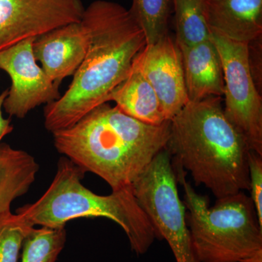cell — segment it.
<instances>
[{
  "label": "cell",
  "mask_w": 262,
  "mask_h": 262,
  "mask_svg": "<svg viewBox=\"0 0 262 262\" xmlns=\"http://www.w3.org/2000/svg\"><path fill=\"white\" fill-rule=\"evenodd\" d=\"M81 22L89 34V48L68 89L45 106V127L52 133L72 126L108 102L146 45L145 34L130 10L117 3L94 2L84 8Z\"/></svg>",
  "instance_id": "cell-1"
},
{
  "label": "cell",
  "mask_w": 262,
  "mask_h": 262,
  "mask_svg": "<svg viewBox=\"0 0 262 262\" xmlns=\"http://www.w3.org/2000/svg\"><path fill=\"white\" fill-rule=\"evenodd\" d=\"M170 127V121L160 125L139 121L107 102L72 126L52 134L60 154L116 191L131 187L167 147Z\"/></svg>",
  "instance_id": "cell-2"
},
{
  "label": "cell",
  "mask_w": 262,
  "mask_h": 262,
  "mask_svg": "<svg viewBox=\"0 0 262 262\" xmlns=\"http://www.w3.org/2000/svg\"><path fill=\"white\" fill-rule=\"evenodd\" d=\"M170 122L166 148L196 185L216 199L250 190L251 149L226 117L221 97L189 101Z\"/></svg>",
  "instance_id": "cell-3"
},
{
  "label": "cell",
  "mask_w": 262,
  "mask_h": 262,
  "mask_svg": "<svg viewBox=\"0 0 262 262\" xmlns=\"http://www.w3.org/2000/svg\"><path fill=\"white\" fill-rule=\"evenodd\" d=\"M85 173L68 158L62 157L47 191L35 203L20 207L15 213L33 227L53 229L65 228L75 219H108L123 229L134 252L137 255L147 252L158 235L136 201L132 187L113 191L108 195H98L81 182Z\"/></svg>",
  "instance_id": "cell-4"
},
{
  "label": "cell",
  "mask_w": 262,
  "mask_h": 262,
  "mask_svg": "<svg viewBox=\"0 0 262 262\" xmlns=\"http://www.w3.org/2000/svg\"><path fill=\"white\" fill-rule=\"evenodd\" d=\"M184 173L179 170L178 179L198 262H239L262 251V225L251 196L241 192L209 207L208 198L196 194Z\"/></svg>",
  "instance_id": "cell-5"
},
{
  "label": "cell",
  "mask_w": 262,
  "mask_h": 262,
  "mask_svg": "<svg viewBox=\"0 0 262 262\" xmlns=\"http://www.w3.org/2000/svg\"><path fill=\"white\" fill-rule=\"evenodd\" d=\"M133 193L155 229L168 243L177 262H198L179 195L172 158L165 148L132 184Z\"/></svg>",
  "instance_id": "cell-6"
},
{
  "label": "cell",
  "mask_w": 262,
  "mask_h": 262,
  "mask_svg": "<svg viewBox=\"0 0 262 262\" xmlns=\"http://www.w3.org/2000/svg\"><path fill=\"white\" fill-rule=\"evenodd\" d=\"M210 32L223 68L224 113L250 149L262 155L261 96L251 73L248 44Z\"/></svg>",
  "instance_id": "cell-7"
},
{
  "label": "cell",
  "mask_w": 262,
  "mask_h": 262,
  "mask_svg": "<svg viewBox=\"0 0 262 262\" xmlns=\"http://www.w3.org/2000/svg\"><path fill=\"white\" fill-rule=\"evenodd\" d=\"M84 10L81 0H0V51L80 22Z\"/></svg>",
  "instance_id": "cell-8"
},
{
  "label": "cell",
  "mask_w": 262,
  "mask_h": 262,
  "mask_svg": "<svg viewBox=\"0 0 262 262\" xmlns=\"http://www.w3.org/2000/svg\"><path fill=\"white\" fill-rule=\"evenodd\" d=\"M35 38H29L0 51V69L9 75L11 86L3 103L10 116L22 119L42 104L61 97L59 85L37 64L33 53Z\"/></svg>",
  "instance_id": "cell-9"
},
{
  "label": "cell",
  "mask_w": 262,
  "mask_h": 262,
  "mask_svg": "<svg viewBox=\"0 0 262 262\" xmlns=\"http://www.w3.org/2000/svg\"><path fill=\"white\" fill-rule=\"evenodd\" d=\"M134 64L154 89L170 121L189 102L182 53L177 42L168 34L155 44L146 45Z\"/></svg>",
  "instance_id": "cell-10"
},
{
  "label": "cell",
  "mask_w": 262,
  "mask_h": 262,
  "mask_svg": "<svg viewBox=\"0 0 262 262\" xmlns=\"http://www.w3.org/2000/svg\"><path fill=\"white\" fill-rule=\"evenodd\" d=\"M89 34L82 22L62 26L35 38L33 53L48 77L60 86L66 77L75 75L83 61Z\"/></svg>",
  "instance_id": "cell-11"
},
{
  "label": "cell",
  "mask_w": 262,
  "mask_h": 262,
  "mask_svg": "<svg viewBox=\"0 0 262 262\" xmlns=\"http://www.w3.org/2000/svg\"><path fill=\"white\" fill-rule=\"evenodd\" d=\"M203 13L211 32L236 42L261 37L262 0H203Z\"/></svg>",
  "instance_id": "cell-12"
},
{
  "label": "cell",
  "mask_w": 262,
  "mask_h": 262,
  "mask_svg": "<svg viewBox=\"0 0 262 262\" xmlns=\"http://www.w3.org/2000/svg\"><path fill=\"white\" fill-rule=\"evenodd\" d=\"M179 48L189 101L223 96V68L220 53L211 38L192 47Z\"/></svg>",
  "instance_id": "cell-13"
},
{
  "label": "cell",
  "mask_w": 262,
  "mask_h": 262,
  "mask_svg": "<svg viewBox=\"0 0 262 262\" xmlns=\"http://www.w3.org/2000/svg\"><path fill=\"white\" fill-rule=\"evenodd\" d=\"M128 116L151 125L168 121L156 93L133 62L126 79L117 86L108 98Z\"/></svg>",
  "instance_id": "cell-14"
},
{
  "label": "cell",
  "mask_w": 262,
  "mask_h": 262,
  "mask_svg": "<svg viewBox=\"0 0 262 262\" xmlns=\"http://www.w3.org/2000/svg\"><path fill=\"white\" fill-rule=\"evenodd\" d=\"M39 165L24 150L6 143L0 144V213L10 211V205L27 194L34 182Z\"/></svg>",
  "instance_id": "cell-15"
},
{
  "label": "cell",
  "mask_w": 262,
  "mask_h": 262,
  "mask_svg": "<svg viewBox=\"0 0 262 262\" xmlns=\"http://www.w3.org/2000/svg\"><path fill=\"white\" fill-rule=\"evenodd\" d=\"M175 11L176 42L192 47L208 40L211 32L203 13V0H172Z\"/></svg>",
  "instance_id": "cell-16"
},
{
  "label": "cell",
  "mask_w": 262,
  "mask_h": 262,
  "mask_svg": "<svg viewBox=\"0 0 262 262\" xmlns=\"http://www.w3.org/2000/svg\"><path fill=\"white\" fill-rule=\"evenodd\" d=\"M66 228L32 227L24 239L21 262H56L67 242Z\"/></svg>",
  "instance_id": "cell-17"
},
{
  "label": "cell",
  "mask_w": 262,
  "mask_h": 262,
  "mask_svg": "<svg viewBox=\"0 0 262 262\" xmlns=\"http://www.w3.org/2000/svg\"><path fill=\"white\" fill-rule=\"evenodd\" d=\"M172 0H133L130 13L145 34L146 45L168 35Z\"/></svg>",
  "instance_id": "cell-18"
},
{
  "label": "cell",
  "mask_w": 262,
  "mask_h": 262,
  "mask_svg": "<svg viewBox=\"0 0 262 262\" xmlns=\"http://www.w3.org/2000/svg\"><path fill=\"white\" fill-rule=\"evenodd\" d=\"M32 227L17 213H0V262H18L24 239Z\"/></svg>",
  "instance_id": "cell-19"
},
{
  "label": "cell",
  "mask_w": 262,
  "mask_h": 262,
  "mask_svg": "<svg viewBox=\"0 0 262 262\" xmlns=\"http://www.w3.org/2000/svg\"><path fill=\"white\" fill-rule=\"evenodd\" d=\"M250 192L260 225H262V155L251 150L248 156Z\"/></svg>",
  "instance_id": "cell-20"
},
{
  "label": "cell",
  "mask_w": 262,
  "mask_h": 262,
  "mask_svg": "<svg viewBox=\"0 0 262 262\" xmlns=\"http://www.w3.org/2000/svg\"><path fill=\"white\" fill-rule=\"evenodd\" d=\"M8 89L0 94V144H1L2 139L13 130V126L10 124V119L4 118L3 112H2L3 103H4L5 98L8 96Z\"/></svg>",
  "instance_id": "cell-21"
},
{
  "label": "cell",
  "mask_w": 262,
  "mask_h": 262,
  "mask_svg": "<svg viewBox=\"0 0 262 262\" xmlns=\"http://www.w3.org/2000/svg\"><path fill=\"white\" fill-rule=\"evenodd\" d=\"M239 262H262V251H258L251 257L245 258Z\"/></svg>",
  "instance_id": "cell-22"
}]
</instances>
